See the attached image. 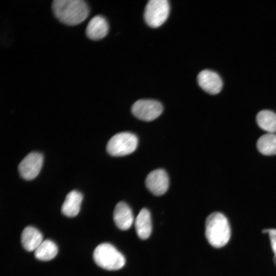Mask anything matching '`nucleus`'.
Wrapping results in <instances>:
<instances>
[{"instance_id":"obj_1","label":"nucleus","mask_w":276,"mask_h":276,"mask_svg":"<svg viewBox=\"0 0 276 276\" xmlns=\"http://www.w3.org/2000/svg\"><path fill=\"white\" fill-rule=\"evenodd\" d=\"M52 9L55 17L61 22L70 26L78 25L89 14V8L83 0H55Z\"/></svg>"},{"instance_id":"obj_2","label":"nucleus","mask_w":276,"mask_h":276,"mask_svg":"<svg viewBox=\"0 0 276 276\" xmlns=\"http://www.w3.org/2000/svg\"><path fill=\"white\" fill-rule=\"evenodd\" d=\"M205 236L208 242L215 248L226 244L231 236V228L227 218L220 212L209 215L205 222Z\"/></svg>"},{"instance_id":"obj_3","label":"nucleus","mask_w":276,"mask_h":276,"mask_svg":"<svg viewBox=\"0 0 276 276\" xmlns=\"http://www.w3.org/2000/svg\"><path fill=\"white\" fill-rule=\"evenodd\" d=\"M93 259L98 266L107 270H119L126 262L124 256L108 243L100 244L96 247Z\"/></svg>"},{"instance_id":"obj_4","label":"nucleus","mask_w":276,"mask_h":276,"mask_svg":"<svg viewBox=\"0 0 276 276\" xmlns=\"http://www.w3.org/2000/svg\"><path fill=\"white\" fill-rule=\"evenodd\" d=\"M137 137L128 132H122L114 135L108 141L106 150L113 156H122L131 154L136 149Z\"/></svg>"},{"instance_id":"obj_5","label":"nucleus","mask_w":276,"mask_h":276,"mask_svg":"<svg viewBox=\"0 0 276 276\" xmlns=\"http://www.w3.org/2000/svg\"><path fill=\"white\" fill-rule=\"evenodd\" d=\"M169 11L170 5L168 1L150 0L145 7L144 18L148 26L157 28L166 21Z\"/></svg>"},{"instance_id":"obj_6","label":"nucleus","mask_w":276,"mask_h":276,"mask_svg":"<svg viewBox=\"0 0 276 276\" xmlns=\"http://www.w3.org/2000/svg\"><path fill=\"white\" fill-rule=\"evenodd\" d=\"M131 109L133 114L137 119L144 121H151L161 114L163 107L157 101L141 99L133 103Z\"/></svg>"},{"instance_id":"obj_7","label":"nucleus","mask_w":276,"mask_h":276,"mask_svg":"<svg viewBox=\"0 0 276 276\" xmlns=\"http://www.w3.org/2000/svg\"><path fill=\"white\" fill-rule=\"evenodd\" d=\"M43 162V157L41 153L37 152L30 153L18 165L20 175L27 180L33 179L38 175Z\"/></svg>"},{"instance_id":"obj_8","label":"nucleus","mask_w":276,"mask_h":276,"mask_svg":"<svg viewBox=\"0 0 276 276\" xmlns=\"http://www.w3.org/2000/svg\"><path fill=\"white\" fill-rule=\"evenodd\" d=\"M169 179L166 172L162 169H157L150 172L145 179L147 188L154 195L160 196L167 191Z\"/></svg>"},{"instance_id":"obj_9","label":"nucleus","mask_w":276,"mask_h":276,"mask_svg":"<svg viewBox=\"0 0 276 276\" xmlns=\"http://www.w3.org/2000/svg\"><path fill=\"white\" fill-rule=\"evenodd\" d=\"M197 81L199 85L210 94H217L222 89V80L214 71L209 70L201 71L198 75Z\"/></svg>"},{"instance_id":"obj_10","label":"nucleus","mask_w":276,"mask_h":276,"mask_svg":"<svg viewBox=\"0 0 276 276\" xmlns=\"http://www.w3.org/2000/svg\"><path fill=\"white\" fill-rule=\"evenodd\" d=\"M113 218L116 226L121 230H127L132 225L134 217L131 208L123 201H120L116 205Z\"/></svg>"},{"instance_id":"obj_11","label":"nucleus","mask_w":276,"mask_h":276,"mask_svg":"<svg viewBox=\"0 0 276 276\" xmlns=\"http://www.w3.org/2000/svg\"><path fill=\"white\" fill-rule=\"evenodd\" d=\"M109 26L105 18L100 15L92 17L87 24L85 32L87 36L93 40L104 38L108 33Z\"/></svg>"},{"instance_id":"obj_12","label":"nucleus","mask_w":276,"mask_h":276,"mask_svg":"<svg viewBox=\"0 0 276 276\" xmlns=\"http://www.w3.org/2000/svg\"><path fill=\"white\" fill-rule=\"evenodd\" d=\"M136 233L138 237L146 240L152 232V222L150 213L146 208H143L137 216L134 222Z\"/></svg>"},{"instance_id":"obj_13","label":"nucleus","mask_w":276,"mask_h":276,"mask_svg":"<svg viewBox=\"0 0 276 276\" xmlns=\"http://www.w3.org/2000/svg\"><path fill=\"white\" fill-rule=\"evenodd\" d=\"M42 234L36 228L28 226L22 231L21 234V243L23 247L27 251L35 250L42 243Z\"/></svg>"},{"instance_id":"obj_14","label":"nucleus","mask_w":276,"mask_h":276,"mask_svg":"<svg viewBox=\"0 0 276 276\" xmlns=\"http://www.w3.org/2000/svg\"><path fill=\"white\" fill-rule=\"evenodd\" d=\"M82 199L83 195L80 192L73 190L69 192L61 206L62 214L68 217L77 215L80 210Z\"/></svg>"},{"instance_id":"obj_15","label":"nucleus","mask_w":276,"mask_h":276,"mask_svg":"<svg viewBox=\"0 0 276 276\" xmlns=\"http://www.w3.org/2000/svg\"><path fill=\"white\" fill-rule=\"evenodd\" d=\"M258 126L268 133L276 132V113L268 110H263L256 116Z\"/></svg>"},{"instance_id":"obj_16","label":"nucleus","mask_w":276,"mask_h":276,"mask_svg":"<svg viewBox=\"0 0 276 276\" xmlns=\"http://www.w3.org/2000/svg\"><path fill=\"white\" fill-rule=\"evenodd\" d=\"M58 247L52 241L47 239L42 241L34 252L35 257L41 261H49L57 254Z\"/></svg>"},{"instance_id":"obj_17","label":"nucleus","mask_w":276,"mask_h":276,"mask_svg":"<svg viewBox=\"0 0 276 276\" xmlns=\"http://www.w3.org/2000/svg\"><path fill=\"white\" fill-rule=\"evenodd\" d=\"M257 147L259 151L263 155L276 154V134L267 133L262 135L258 140Z\"/></svg>"},{"instance_id":"obj_18","label":"nucleus","mask_w":276,"mask_h":276,"mask_svg":"<svg viewBox=\"0 0 276 276\" xmlns=\"http://www.w3.org/2000/svg\"><path fill=\"white\" fill-rule=\"evenodd\" d=\"M262 233H268L272 250L274 255H276V229H264Z\"/></svg>"},{"instance_id":"obj_19","label":"nucleus","mask_w":276,"mask_h":276,"mask_svg":"<svg viewBox=\"0 0 276 276\" xmlns=\"http://www.w3.org/2000/svg\"><path fill=\"white\" fill-rule=\"evenodd\" d=\"M273 259L274 265L276 266V255H274Z\"/></svg>"}]
</instances>
